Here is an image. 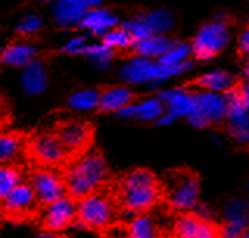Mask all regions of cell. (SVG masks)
<instances>
[{"mask_svg": "<svg viewBox=\"0 0 249 238\" xmlns=\"http://www.w3.org/2000/svg\"><path fill=\"white\" fill-rule=\"evenodd\" d=\"M107 188L119 209V215H129L131 220L151 212L162 203V182L148 168H134L115 181L109 179Z\"/></svg>", "mask_w": 249, "mask_h": 238, "instance_id": "6da1fadb", "label": "cell"}, {"mask_svg": "<svg viewBox=\"0 0 249 238\" xmlns=\"http://www.w3.org/2000/svg\"><path fill=\"white\" fill-rule=\"evenodd\" d=\"M66 187V196L73 201H81L93 191L109 182V167L105 156L98 150H90L73 164L59 171Z\"/></svg>", "mask_w": 249, "mask_h": 238, "instance_id": "7a4b0ae2", "label": "cell"}, {"mask_svg": "<svg viewBox=\"0 0 249 238\" xmlns=\"http://www.w3.org/2000/svg\"><path fill=\"white\" fill-rule=\"evenodd\" d=\"M119 209L106 184L105 187L76 203L75 226L101 234L114 224Z\"/></svg>", "mask_w": 249, "mask_h": 238, "instance_id": "3957f363", "label": "cell"}, {"mask_svg": "<svg viewBox=\"0 0 249 238\" xmlns=\"http://www.w3.org/2000/svg\"><path fill=\"white\" fill-rule=\"evenodd\" d=\"M23 159L31 167L52 168V170L58 171L69 165L67 151L50 129L49 131L27 133Z\"/></svg>", "mask_w": 249, "mask_h": 238, "instance_id": "277c9868", "label": "cell"}, {"mask_svg": "<svg viewBox=\"0 0 249 238\" xmlns=\"http://www.w3.org/2000/svg\"><path fill=\"white\" fill-rule=\"evenodd\" d=\"M162 203L175 210H190L198 203L199 176L189 168L168 170L163 174Z\"/></svg>", "mask_w": 249, "mask_h": 238, "instance_id": "5b68a950", "label": "cell"}, {"mask_svg": "<svg viewBox=\"0 0 249 238\" xmlns=\"http://www.w3.org/2000/svg\"><path fill=\"white\" fill-rule=\"evenodd\" d=\"M50 131L58 137L69 156V165L92 150L95 142V126L89 120L64 119L58 120Z\"/></svg>", "mask_w": 249, "mask_h": 238, "instance_id": "8992f818", "label": "cell"}, {"mask_svg": "<svg viewBox=\"0 0 249 238\" xmlns=\"http://www.w3.org/2000/svg\"><path fill=\"white\" fill-rule=\"evenodd\" d=\"M41 212L42 207L39 205L35 190L25 179L18 187H14L3 201H0L2 220L13 222V224L36 222Z\"/></svg>", "mask_w": 249, "mask_h": 238, "instance_id": "52a82bcc", "label": "cell"}, {"mask_svg": "<svg viewBox=\"0 0 249 238\" xmlns=\"http://www.w3.org/2000/svg\"><path fill=\"white\" fill-rule=\"evenodd\" d=\"M25 181L35 190L39 205L42 210L47 205L53 204L58 199L66 196V187L62 182L61 173L52 168L31 167L28 173H25Z\"/></svg>", "mask_w": 249, "mask_h": 238, "instance_id": "ba28073f", "label": "cell"}, {"mask_svg": "<svg viewBox=\"0 0 249 238\" xmlns=\"http://www.w3.org/2000/svg\"><path fill=\"white\" fill-rule=\"evenodd\" d=\"M76 218V201L64 196L47 205L36 220V226L41 232L62 234L69 227L75 226Z\"/></svg>", "mask_w": 249, "mask_h": 238, "instance_id": "9c48e42d", "label": "cell"}, {"mask_svg": "<svg viewBox=\"0 0 249 238\" xmlns=\"http://www.w3.org/2000/svg\"><path fill=\"white\" fill-rule=\"evenodd\" d=\"M229 42L228 28L220 20L210 22V24L202 25L195 37L192 51L199 61H207L216 56Z\"/></svg>", "mask_w": 249, "mask_h": 238, "instance_id": "30bf717a", "label": "cell"}, {"mask_svg": "<svg viewBox=\"0 0 249 238\" xmlns=\"http://www.w3.org/2000/svg\"><path fill=\"white\" fill-rule=\"evenodd\" d=\"M175 238H221V229L216 222L199 213H179L173 222Z\"/></svg>", "mask_w": 249, "mask_h": 238, "instance_id": "8fae6325", "label": "cell"}, {"mask_svg": "<svg viewBox=\"0 0 249 238\" xmlns=\"http://www.w3.org/2000/svg\"><path fill=\"white\" fill-rule=\"evenodd\" d=\"M226 103H228V117L229 131L238 142H249V109L245 106L240 97L238 87H229L224 92Z\"/></svg>", "mask_w": 249, "mask_h": 238, "instance_id": "7c38bea8", "label": "cell"}, {"mask_svg": "<svg viewBox=\"0 0 249 238\" xmlns=\"http://www.w3.org/2000/svg\"><path fill=\"white\" fill-rule=\"evenodd\" d=\"M124 226L128 238H175L173 230L165 227L151 212L137 215Z\"/></svg>", "mask_w": 249, "mask_h": 238, "instance_id": "4fadbf2b", "label": "cell"}, {"mask_svg": "<svg viewBox=\"0 0 249 238\" xmlns=\"http://www.w3.org/2000/svg\"><path fill=\"white\" fill-rule=\"evenodd\" d=\"M122 76L128 83H146L160 81V66L158 61L139 56L123 67Z\"/></svg>", "mask_w": 249, "mask_h": 238, "instance_id": "5bb4252c", "label": "cell"}, {"mask_svg": "<svg viewBox=\"0 0 249 238\" xmlns=\"http://www.w3.org/2000/svg\"><path fill=\"white\" fill-rule=\"evenodd\" d=\"M160 102L167 103V112L171 117H189L196 107V94H185L181 89L163 90L159 95Z\"/></svg>", "mask_w": 249, "mask_h": 238, "instance_id": "9a60e30c", "label": "cell"}, {"mask_svg": "<svg viewBox=\"0 0 249 238\" xmlns=\"http://www.w3.org/2000/svg\"><path fill=\"white\" fill-rule=\"evenodd\" d=\"M136 95L126 87H106L100 92L98 109L101 112H120L134 104Z\"/></svg>", "mask_w": 249, "mask_h": 238, "instance_id": "2e32d148", "label": "cell"}, {"mask_svg": "<svg viewBox=\"0 0 249 238\" xmlns=\"http://www.w3.org/2000/svg\"><path fill=\"white\" fill-rule=\"evenodd\" d=\"M196 109L204 115L209 123L221 121L228 114L226 98L216 92H204L196 94Z\"/></svg>", "mask_w": 249, "mask_h": 238, "instance_id": "e0dca14e", "label": "cell"}, {"mask_svg": "<svg viewBox=\"0 0 249 238\" xmlns=\"http://www.w3.org/2000/svg\"><path fill=\"white\" fill-rule=\"evenodd\" d=\"M27 133L23 131H6L0 133V164L18 162L23 157Z\"/></svg>", "mask_w": 249, "mask_h": 238, "instance_id": "ac0fdd59", "label": "cell"}, {"mask_svg": "<svg viewBox=\"0 0 249 238\" xmlns=\"http://www.w3.org/2000/svg\"><path fill=\"white\" fill-rule=\"evenodd\" d=\"M89 8L83 0H58L54 5V19L59 25H75L80 24Z\"/></svg>", "mask_w": 249, "mask_h": 238, "instance_id": "d6986e66", "label": "cell"}, {"mask_svg": "<svg viewBox=\"0 0 249 238\" xmlns=\"http://www.w3.org/2000/svg\"><path fill=\"white\" fill-rule=\"evenodd\" d=\"M115 24H117V17L114 14L107 10H100V8H90L80 22V25L83 28H89L97 36H105L107 32H111L115 27Z\"/></svg>", "mask_w": 249, "mask_h": 238, "instance_id": "ffe728a7", "label": "cell"}, {"mask_svg": "<svg viewBox=\"0 0 249 238\" xmlns=\"http://www.w3.org/2000/svg\"><path fill=\"white\" fill-rule=\"evenodd\" d=\"M25 179V167L19 162L0 164V201Z\"/></svg>", "mask_w": 249, "mask_h": 238, "instance_id": "44dd1931", "label": "cell"}, {"mask_svg": "<svg viewBox=\"0 0 249 238\" xmlns=\"http://www.w3.org/2000/svg\"><path fill=\"white\" fill-rule=\"evenodd\" d=\"M171 45H173V42H171L170 39H167L165 36L156 34L151 37H146V39L134 42L132 47H134V51L139 56L148 58V59H153V58L159 59L160 56H163L170 50Z\"/></svg>", "mask_w": 249, "mask_h": 238, "instance_id": "7402d4cb", "label": "cell"}, {"mask_svg": "<svg viewBox=\"0 0 249 238\" xmlns=\"http://www.w3.org/2000/svg\"><path fill=\"white\" fill-rule=\"evenodd\" d=\"M123 117H136L140 120H159L163 115V106L160 103V100H146L143 103L139 104H131L128 107H124L123 111L119 112Z\"/></svg>", "mask_w": 249, "mask_h": 238, "instance_id": "603a6c76", "label": "cell"}, {"mask_svg": "<svg viewBox=\"0 0 249 238\" xmlns=\"http://www.w3.org/2000/svg\"><path fill=\"white\" fill-rule=\"evenodd\" d=\"M35 56H36V50L33 47H30V45L11 44L2 51L0 61L3 64L13 67H27L33 63Z\"/></svg>", "mask_w": 249, "mask_h": 238, "instance_id": "cb8c5ba5", "label": "cell"}, {"mask_svg": "<svg viewBox=\"0 0 249 238\" xmlns=\"http://www.w3.org/2000/svg\"><path fill=\"white\" fill-rule=\"evenodd\" d=\"M22 84L30 95H37L47 87V72L41 63H31L22 75Z\"/></svg>", "mask_w": 249, "mask_h": 238, "instance_id": "d4e9b609", "label": "cell"}, {"mask_svg": "<svg viewBox=\"0 0 249 238\" xmlns=\"http://www.w3.org/2000/svg\"><path fill=\"white\" fill-rule=\"evenodd\" d=\"M232 83H233L232 75L228 72H223V70H215V72L206 73L195 81V84H196L198 87L206 89L209 92H220V90L226 92L229 87H232Z\"/></svg>", "mask_w": 249, "mask_h": 238, "instance_id": "484cf974", "label": "cell"}, {"mask_svg": "<svg viewBox=\"0 0 249 238\" xmlns=\"http://www.w3.org/2000/svg\"><path fill=\"white\" fill-rule=\"evenodd\" d=\"M134 39H132V36L124 30L123 27L122 28H112L111 32H107L105 36H103V44L109 49H129L134 45Z\"/></svg>", "mask_w": 249, "mask_h": 238, "instance_id": "4316f807", "label": "cell"}, {"mask_svg": "<svg viewBox=\"0 0 249 238\" xmlns=\"http://www.w3.org/2000/svg\"><path fill=\"white\" fill-rule=\"evenodd\" d=\"M190 53V47L184 42H173L170 50L163 56L158 59V63L162 66H176L187 61V56Z\"/></svg>", "mask_w": 249, "mask_h": 238, "instance_id": "83f0119b", "label": "cell"}, {"mask_svg": "<svg viewBox=\"0 0 249 238\" xmlns=\"http://www.w3.org/2000/svg\"><path fill=\"white\" fill-rule=\"evenodd\" d=\"M100 92L97 90H83L72 95L69 100V104L75 109H92L98 106Z\"/></svg>", "mask_w": 249, "mask_h": 238, "instance_id": "f1b7e54d", "label": "cell"}, {"mask_svg": "<svg viewBox=\"0 0 249 238\" xmlns=\"http://www.w3.org/2000/svg\"><path fill=\"white\" fill-rule=\"evenodd\" d=\"M146 19L150 22V25L153 28L154 34H162L163 32L170 30V27L173 25V14L170 11H153L150 14H146Z\"/></svg>", "mask_w": 249, "mask_h": 238, "instance_id": "f546056e", "label": "cell"}, {"mask_svg": "<svg viewBox=\"0 0 249 238\" xmlns=\"http://www.w3.org/2000/svg\"><path fill=\"white\" fill-rule=\"evenodd\" d=\"M248 213L249 205L241 199L231 201L226 207V218H228V221H248Z\"/></svg>", "mask_w": 249, "mask_h": 238, "instance_id": "4dcf8cb0", "label": "cell"}, {"mask_svg": "<svg viewBox=\"0 0 249 238\" xmlns=\"http://www.w3.org/2000/svg\"><path fill=\"white\" fill-rule=\"evenodd\" d=\"M81 53H86L88 56H90L95 63L101 64V66H106L107 61L112 58V50L106 47L105 44L101 45H86L83 49Z\"/></svg>", "mask_w": 249, "mask_h": 238, "instance_id": "1f68e13d", "label": "cell"}, {"mask_svg": "<svg viewBox=\"0 0 249 238\" xmlns=\"http://www.w3.org/2000/svg\"><path fill=\"white\" fill-rule=\"evenodd\" d=\"M221 229V238H241L248 232V221H228Z\"/></svg>", "mask_w": 249, "mask_h": 238, "instance_id": "d6a6232c", "label": "cell"}, {"mask_svg": "<svg viewBox=\"0 0 249 238\" xmlns=\"http://www.w3.org/2000/svg\"><path fill=\"white\" fill-rule=\"evenodd\" d=\"M39 28H41V19H39L37 16H27L25 19H23L19 27H18V33L23 37H27V36H31V34H35L39 32Z\"/></svg>", "mask_w": 249, "mask_h": 238, "instance_id": "836d02e7", "label": "cell"}, {"mask_svg": "<svg viewBox=\"0 0 249 238\" xmlns=\"http://www.w3.org/2000/svg\"><path fill=\"white\" fill-rule=\"evenodd\" d=\"M101 234H103V238H128L126 226L119 227V226H115V222L111 227H107L105 232H101Z\"/></svg>", "mask_w": 249, "mask_h": 238, "instance_id": "e575fe53", "label": "cell"}, {"mask_svg": "<svg viewBox=\"0 0 249 238\" xmlns=\"http://www.w3.org/2000/svg\"><path fill=\"white\" fill-rule=\"evenodd\" d=\"M84 47H86V39L84 37H80V39H73L70 44H67L64 50H67L70 53H81Z\"/></svg>", "mask_w": 249, "mask_h": 238, "instance_id": "d590c367", "label": "cell"}, {"mask_svg": "<svg viewBox=\"0 0 249 238\" xmlns=\"http://www.w3.org/2000/svg\"><path fill=\"white\" fill-rule=\"evenodd\" d=\"M240 50L249 55V30H246L240 37Z\"/></svg>", "mask_w": 249, "mask_h": 238, "instance_id": "8d00e7d4", "label": "cell"}, {"mask_svg": "<svg viewBox=\"0 0 249 238\" xmlns=\"http://www.w3.org/2000/svg\"><path fill=\"white\" fill-rule=\"evenodd\" d=\"M238 90H240V97L243 100L245 106L249 109V84H245V86L238 87Z\"/></svg>", "mask_w": 249, "mask_h": 238, "instance_id": "74e56055", "label": "cell"}, {"mask_svg": "<svg viewBox=\"0 0 249 238\" xmlns=\"http://www.w3.org/2000/svg\"><path fill=\"white\" fill-rule=\"evenodd\" d=\"M5 114H8V100L3 95V92L0 90V119H2Z\"/></svg>", "mask_w": 249, "mask_h": 238, "instance_id": "f35d334b", "label": "cell"}, {"mask_svg": "<svg viewBox=\"0 0 249 238\" xmlns=\"http://www.w3.org/2000/svg\"><path fill=\"white\" fill-rule=\"evenodd\" d=\"M101 2V0H83V3L88 6V8L90 10V8H95V6L98 5Z\"/></svg>", "mask_w": 249, "mask_h": 238, "instance_id": "ab89813d", "label": "cell"}, {"mask_svg": "<svg viewBox=\"0 0 249 238\" xmlns=\"http://www.w3.org/2000/svg\"><path fill=\"white\" fill-rule=\"evenodd\" d=\"M245 73H246V78L249 80V63H248V66H246V70H245Z\"/></svg>", "mask_w": 249, "mask_h": 238, "instance_id": "60d3db41", "label": "cell"}, {"mask_svg": "<svg viewBox=\"0 0 249 238\" xmlns=\"http://www.w3.org/2000/svg\"><path fill=\"white\" fill-rule=\"evenodd\" d=\"M241 238H249V232H246V234H245L243 237H241Z\"/></svg>", "mask_w": 249, "mask_h": 238, "instance_id": "b9f144b4", "label": "cell"}, {"mask_svg": "<svg viewBox=\"0 0 249 238\" xmlns=\"http://www.w3.org/2000/svg\"><path fill=\"white\" fill-rule=\"evenodd\" d=\"M2 221H3V220H2V215H0V227H2Z\"/></svg>", "mask_w": 249, "mask_h": 238, "instance_id": "7bdbcfd3", "label": "cell"}]
</instances>
